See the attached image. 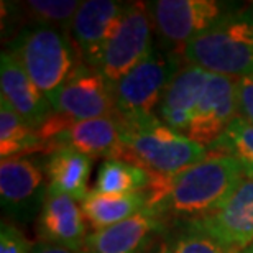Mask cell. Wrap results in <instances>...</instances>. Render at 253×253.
I'll list each match as a JSON object with an SVG mask.
<instances>
[{
	"mask_svg": "<svg viewBox=\"0 0 253 253\" xmlns=\"http://www.w3.org/2000/svg\"><path fill=\"white\" fill-rule=\"evenodd\" d=\"M244 179L245 171L239 161L209 153L206 160L174 174H151L146 207L156 212L171 230L219 211Z\"/></svg>",
	"mask_w": 253,
	"mask_h": 253,
	"instance_id": "obj_1",
	"label": "cell"
},
{
	"mask_svg": "<svg viewBox=\"0 0 253 253\" xmlns=\"http://www.w3.org/2000/svg\"><path fill=\"white\" fill-rule=\"evenodd\" d=\"M7 51L22 64L49 102L69 76L83 64L69 32L49 27H27L15 35Z\"/></svg>",
	"mask_w": 253,
	"mask_h": 253,
	"instance_id": "obj_2",
	"label": "cell"
},
{
	"mask_svg": "<svg viewBox=\"0 0 253 253\" xmlns=\"http://www.w3.org/2000/svg\"><path fill=\"white\" fill-rule=\"evenodd\" d=\"M207 156L209 151L206 146L169 128L155 117L141 124H122L120 146L115 158L133 163L151 174H174Z\"/></svg>",
	"mask_w": 253,
	"mask_h": 253,
	"instance_id": "obj_3",
	"label": "cell"
},
{
	"mask_svg": "<svg viewBox=\"0 0 253 253\" xmlns=\"http://www.w3.org/2000/svg\"><path fill=\"white\" fill-rule=\"evenodd\" d=\"M183 58L211 74L244 78L253 74V20L249 8H234L214 27L188 43Z\"/></svg>",
	"mask_w": 253,
	"mask_h": 253,
	"instance_id": "obj_4",
	"label": "cell"
},
{
	"mask_svg": "<svg viewBox=\"0 0 253 253\" xmlns=\"http://www.w3.org/2000/svg\"><path fill=\"white\" fill-rule=\"evenodd\" d=\"M184 64L183 54L153 46L143 61L114 85L115 117L125 125L155 119L165 89Z\"/></svg>",
	"mask_w": 253,
	"mask_h": 253,
	"instance_id": "obj_5",
	"label": "cell"
},
{
	"mask_svg": "<svg viewBox=\"0 0 253 253\" xmlns=\"http://www.w3.org/2000/svg\"><path fill=\"white\" fill-rule=\"evenodd\" d=\"M148 8L158 48L178 54L234 10L232 3L217 0H158L148 2Z\"/></svg>",
	"mask_w": 253,
	"mask_h": 253,
	"instance_id": "obj_6",
	"label": "cell"
},
{
	"mask_svg": "<svg viewBox=\"0 0 253 253\" xmlns=\"http://www.w3.org/2000/svg\"><path fill=\"white\" fill-rule=\"evenodd\" d=\"M48 192L44 165L33 156L2 160L0 202L8 222L30 224L38 219Z\"/></svg>",
	"mask_w": 253,
	"mask_h": 253,
	"instance_id": "obj_7",
	"label": "cell"
},
{
	"mask_svg": "<svg viewBox=\"0 0 253 253\" xmlns=\"http://www.w3.org/2000/svg\"><path fill=\"white\" fill-rule=\"evenodd\" d=\"M153 33L148 2L126 3L122 22L110 38L99 66V71L112 87L153 49Z\"/></svg>",
	"mask_w": 253,
	"mask_h": 253,
	"instance_id": "obj_8",
	"label": "cell"
},
{
	"mask_svg": "<svg viewBox=\"0 0 253 253\" xmlns=\"http://www.w3.org/2000/svg\"><path fill=\"white\" fill-rule=\"evenodd\" d=\"M53 109L74 120L115 115L114 87L99 69L81 64L58 90Z\"/></svg>",
	"mask_w": 253,
	"mask_h": 253,
	"instance_id": "obj_9",
	"label": "cell"
},
{
	"mask_svg": "<svg viewBox=\"0 0 253 253\" xmlns=\"http://www.w3.org/2000/svg\"><path fill=\"white\" fill-rule=\"evenodd\" d=\"M126 3L117 0L81 2V7L73 20L71 37L79 49L84 64L99 69L105 48L124 18Z\"/></svg>",
	"mask_w": 253,
	"mask_h": 253,
	"instance_id": "obj_10",
	"label": "cell"
},
{
	"mask_svg": "<svg viewBox=\"0 0 253 253\" xmlns=\"http://www.w3.org/2000/svg\"><path fill=\"white\" fill-rule=\"evenodd\" d=\"M235 117H239L237 79L209 73L186 136L209 148L220 138Z\"/></svg>",
	"mask_w": 253,
	"mask_h": 253,
	"instance_id": "obj_11",
	"label": "cell"
},
{
	"mask_svg": "<svg viewBox=\"0 0 253 253\" xmlns=\"http://www.w3.org/2000/svg\"><path fill=\"white\" fill-rule=\"evenodd\" d=\"M188 225L204 232L234 253L253 244V178L245 176L219 211Z\"/></svg>",
	"mask_w": 253,
	"mask_h": 253,
	"instance_id": "obj_12",
	"label": "cell"
},
{
	"mask_svg": "<svg viewBox=\"0 0 253 253\" xmlns=\"http://www.w3.org/2000/svg\"><path fill=\"white\" fill-rule=\"evenodd\" d=\"M168 232V224L145 206L120 224L90 232L84 250L85 253H148L156 240Z\"/></svg>",
	"mask_w": 253,
	"mask_h": 253,
	"instance_id": "obj_13",
	"label": "cell"
},
{
	"mask_svg": "<svg viewBox=\"0 0 253 253\" xmlns=\"http://www.w3.org/2000/svg\"><path fill=\"white\" fill-rule=\"evenodd\" d=\"M37 235L40 242L84 250L89 234L81 202L63 192L48 189L37 219Z\"/></svg>",
	"mask_w": 253,
	"mask_h": 253,
	"instance_id": "obj_14",
	"label": "cell"
},
{
	"mask_svg": "<svg viewBox=\"0 0 253 253\" xmlns=\"http://www.w3.org/2000/svg\"><path fill=\"white\" fill-rule=\"evenodd\" d=\"M122 124L115 115L89 120H74L49 140L46 155L56 148H69L89 158H115L120 146Z\"/></svg>",
	"mask_w": 253,
	"mask_h": 253,
	"instance_id": "obj_15",
	"label": "cell"
},
{
	"mask_svg": "<svg viewBox=\"0 0 253 253\" xmlns=\"http://www.w3.org/2000/svg\"><path fill=\"white\" fill-rule=\"evenodd\" d=\"M0 99L7 100L10 107L35 128H40L54 112L51 102L7 49L0 54Z\"/></svg>",
	"mask_w": 253,
	"mask_h": 253,
	"instance_id": "obj_16",
	"label": "cell"
},
{
	"mask_svg": "<svg viewBox=\"0 0 253 253\" xmlns=\"http://www.w3.org/2000/svg\"><path fill=\"white\" fill-rule=\"evenodd\" d=\"M209 73L196 64H184L165 89L156 107V117L179 133L188 131L196 107L204 92Z\"/></svg>",
	"mask_w": 253,
	"mask_h": 253,
	"instance_id": "obj_17",
	"label": "cell"
},
{
	"mask_svg": "<svg viewBox=\"0 0 253 253\" xmlns=\"http://www.w3.org/2000/svg\"><path fill=\"white\" fill-rule=\"evenodd\" d=\"M44 173L48 189L63 192L78 202L89 194L87 184L92 173L94 160L69 148H56L44 156Z\"/></svg>",
	"mask_w": 253,
	"mask_h": 253,
	"instance_id": "obj_18",
	"label": "cell"
},
{
	"mask_svg": "<svg viewBox=\"0 0 253 253\" xmlns=\"http://www.w3.org/2000/svg\"><path fill=\"white\" fill-rule=\"evenodd\" d=\"M146 206V191L135 194H102L94 189L89 191L81 202V209L90 229L104 230L107 227L120 224Z\"/></svg>",
	"mask_w": 253,
	"mask_h": 253,
	"instance_id": "obj_19",
	"label": "cell"
},
{
	"mask_svg": "<svg viewBox=\"0 0 253 253\" xmlns=\"http://www.w3.org/2000/svg\"><path fill=\"white\" fill-rule=\"evenodd\" d=\"M44 153V145L38 128L10 107L7 100L0 99V156L2 160Z\"/></svg>",
	"mask_w": 253,
	"mask_h": 253,
	"instance_id": "obj_20",
	"label": "cell"
},
{
	"mask_svg": "<svg viewBox=\"0 0 253 253\" xmlns=\"http://www.w3.org/2000/svg\"><path fill=\"white\" fill-rule=\"evenodd\" d=\"M17 13L15 20H23L28 27H49L71 33L73 20L81 7L78 0H28L8 3Z\"/></svg>",
	"mask_w": 253,
	"mask_h": 253,
	"instance_id": "obj_21",
	"label": "cell"
},
{
	"mask_svg": "<svg viewBox=\"0 0 253 253\" xmlns=\"http://www.w3.org/2000/svg\"><path fill=\"white\" fill-rule=\"evenodd\" d=\"M151 173L128 161L109 158L99 166L94 191L102 194H135L143 192L150 186Z\"/></svg>",
	"mask_w": 253,
	"mask_h": 253,
	"instance_id": "obj_22",
	"label": "cell"
},
{
	"mask_svg": "<svg viewBox=\"0 0 253 253\" xmlns=\"http://www.w3.org/2000/svg\"><path fill=\"white\" fill-rule=\"evenodd\" d=\"M207 151L237 160L244 168L245 176L253 178V125L245 119L235 117L220 138L211 145Z\"/></svg>",
	"mask_w": 253,
	"mask_h": 253,
	"instance_id": "obj_23",
	"label": "cell"
},
{
	"mask_svg": "<svg viewBox=\"0 0 253 253\" xmlns=\"http://www.w3.org/2000/svg\"><path fill=\"white\" fill-rule=\"evenodd\" d=\"M174 253H234L204 232L191 225L174 227L169 230Z\"/></svg>",
	"mask_w": 253,
	"mask_h": 253,
	"instance_id": "obj_24",
	"label": "cell"
},
{
	"mask_svg": "<svg viewBox=\"0 0 253 253\" xmlns=\"http://www.w3.org/2000/svg\"><path fill=\"white\" fill-rule=\"evenodd\" d=\"M33 244H30L18 227H15L8 220H2L0 224V253H30Z\"/></svg>",
	"mask_w": 253,
	"mask_h": 253,
	"instance_id": "obj_25",
	"label": "cell"
},
{
	"mask_svg": "<svg viewBox=\"0 0 253 253\" xmlns=\"http://www.w3.org/2000/svg\"><path fill=\"white\" fill-rule=\"evenodd\" d=\"M237 107L239 117L253 125V74L237 79Z\"/></svg>",
	"mask_w": 253,
	"mask_h": 253,
	"instance_id": "obj_26",
	"label": "cell"
},
{
	"mask_svg": "<svg viewBox=\"0 0 253 253\" xmlns=\"http://www.w3.org/2000/svg\"><path fill=\"white\" fill-rule=\"evenodd\" d=\"M30 253H85V250H73V249H66V247L59 245H51L46 242H35Z\"/></svg>",
	"mask_w": 253,
	"mask_h": 253,
	"instance_id": "obj_27",
	"label": "cell"
},
{
	"mask_svg": "<svg viewBox=\"0 0 253 253\" xmlns=\"http://www.w3.org/2000/svg\"><path fill=\"white\" fill-rule=\"evenodd\" d=\"M148 253H174L173 250V240H171V234H165L161 239L156 240V244L148 250Z\"/></svg>",
	"mask_w": 253,
	"mask_h": 253,
	"instance_id": "obj_28",
	"label": "cell"
},
{
	"mask_svg": "<svg viewBox=\"0 0 253 253\" xmlns=\"http://www.w3.org/2000/svg\"><path fill=\"white\" fill-rule=\"evenodd\" d=\"M239 253H253V244H250L249 247H245V249L240 250Z\"/></svg>",
	"mask_w": 253,
	"mask_h": 253,
	"instance_id": "obj_29",
	"label": "cell"
},
{
	"mask_svg": "<svg viewBox=\"0 0 253 253\" xmlns=\"http://www.w3.org/2000/svg\"><path fill=\"white\" fill-rule=\"evenodd\" d=\"M247 8H249V12H250V17H252V20H253V2L249 5V7H247Z\"/></svg>",
	"mask_w": 253,
	"mask_h": 253,
	"instance_id": "obj_30",
	"label": "cell"
}]
</instances>
